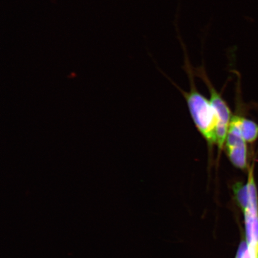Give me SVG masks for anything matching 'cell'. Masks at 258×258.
Listing matches in <instances>:
<instances>
[{
  "instance_id": "277c9868",
  "label": "cell",
  "mask_w": 258,
  "mask_h": 258,
  "mask_svg": "<svg viewBox=\"0 0 258 258\" xmlns=\"http://www.w3.org/2000/svg\"><path fill=\"white\" fill-rule=\"evenodd\" d=\"M244 215L247 243L250 246L258 247V214L246 212Z\"/></svg>"
},
{
  "instance_id": "5b68a950",
  "label": "cell",
  "mask_w": 258,
  "mask_h": 258,
  "mask_svg": "<svg viewBox=\"0 0 258 258\" xmlns=\"http://www.w3.org/2000/svg\"><path fill=\"white\" fill-rule=\"evenodd\" d=\"M242 136L247 143H254L258 139V124L255 121L240 116Z\"/></svg>"
},
{
  "instance_id": "3957f363",
  "label": "cell",
  "mask_w": 258,
  "mask_h": 258,
  "mask_svg": "<svg viewBox=\"0 0 258 258\" xmlns=\"http://www.w3.org/2000/svg\"><path fill=\"white\" fill-rule=\"evenodd\" d=\"M247 144L246 142H243L233 147L225 148L226 154L231 163L236 168L242 170H247L249 167Z\"/></svg>"
},
{
  "instance_id": "7a4b0ae2",
  "label": "cell",
  "mask_w": 258,
  "mask_h": 258,
  "mask_svg": "<svg viewBox=\"0 0 258 258\" xmlns=\"http://www.w3.org/2000/svg\"><path fill=\"white\" fill-rule=\"evenodd\" d=\"M194 73L195 75L201 78L208 87L210 96H211L209 101L217 112L219 121L218 124L224 125L229 127L233 114H232L227 102L210 81L205 66L203 64L202 66L194 69Z\"/></svg>"
},
{
  "instance_id": "6da1fadb",
  "label": "cell",
  "mask_w": 258,
  "mask_h": 258,
  "mask_svg": "<svg viewBox=\"0 0 258 258\" xmlns=\"http://www.w3.org/2000/svg\"><path fill=\"white\" fill-rule=\"evenodd\" d=\"M183 49L185 55L184 69L189 80L190 89L188 92L182 90L180 91L185 99L196 127L205 139L208 146L212 148L214 145H217V128L219 122V118L211 102L197 88L194 79L195 73L184 45Z\"/></svg>"
},
{
  "instance_id": "8992f818",
  "label": "cell",
  "mask_w": 258,
  "mask_h": 258,
  "mask_svg": "<svg viewBox=\"0 0 258 258\" xmlns=\"http://www.w3.org/2000/svg\"><path fill=\"white\" fill-rule=\"evenodd\" d=\"M236 258H258V247L250 246L244 242L240 245Z\"/></svg>"
}]
</instances>
